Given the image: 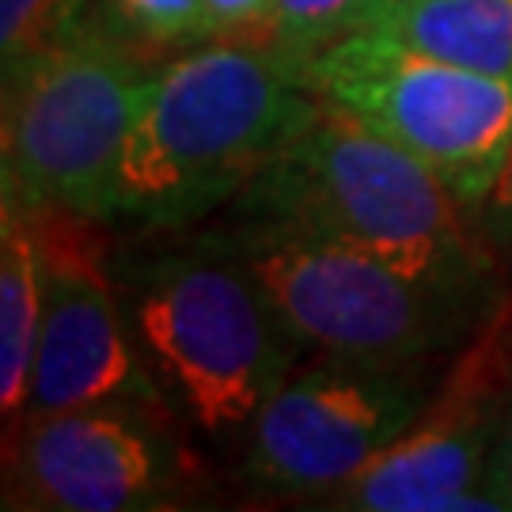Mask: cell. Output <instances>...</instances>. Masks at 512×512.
Masks as SVG:
<instances>
[{"label": "cell", "instance_id": "30bf717a", "mask_svg": "<svg viewBox=\"0 0 512 512\" xmlns=\"http://www.w3.org/2000/svg\"><path fill=\"white\" fill-rule=\"evenodd\" d=\"M164 406L99 403L27 414L8 444V505L46 512L164 509L183 467Z\"/></svg>", "mask_w": 512, "mask_h": 512}, {"label": "cell", "instance_id": "3957f363", "mask_svg": "<svg viewBox=\"0 0 512 512\" xmlns=\"http://www.w3.org/2000/svg\"><path fill=\"white\" fill-rule=\"evenodd\" d=\"M319 95L274 46L213 42L148 76L114 186V220L194 228L236 202L315 122Z\"/></svg>", "mask_w": 512, "mask_h": 512}, {"label": "cell", "instance_id": "277c9868", "mask_svg": "<svg viewBox=\"0 0 512 512\" xmlns=\"http://www.w3.org/2000/svg\"><path fill=\"white\" fill-rule=\"evenodd\" d=\"M300 353L349 361L452 357L486 311L327 236L255 213L220 224Z\"/></svg>", "mask_w": 512, "mask_h": 512}, {"label": "cell", "instance_id": "7a4b0ae2", "mask_svg": "<svg viewBox=\"0 0 512 512\" xmlns=\"http://www.w3.org/2000/svg\"><path fill=\"white\" fill-rule=\"evenodd\" d=\"M236 213L327 236L478 311L505 293L475 209L433 167L327 99L315 122L239 194Z\"/></svg>", "mask_w": 512, "mask_h": 512}, {"label": "cell", "instance_id": "e0dca14e", "mask_svg": "<svg viewBox=\"0 0 512 512\" xmlns=\"http://www.w3.org/2000/svg\"><path fill=\"white\" fill-rule=\"evenodd\" d=\"M475 220L497 255L512 258V152L509 160L501 164V171H497L494 186L486 190V198L478 202Z\"/></svg>", "mask_w": 512, "mask_h": 512}, {"label": "cell", "instance_id": "ba28073f", "mask_svg": "<svg viewBox=\"0 0 512 512\" xmlns=\"http://www.w3.org/2000/svg\"><path fill=\"white\" fill-rule=\"evenodd\" d=\"M512 403V289L444 357L421 418L319 505L342 512H509L490 486L497 425Z\"/></svg>", "mask_w": 512, "mask_h": 512}, {"label": "cell", "instance_id": "9c48e42d", "mask_svg": "<svg viewBox=\"0 0 512 512\" xmlns=\"http://www.w3.org/2000/svg\"><path fill=\"white\" fill-rule=\"evenodd\" d=\"M31 213L38 220L46 258V304L23 418L99 403H141L167 410L129 334L126 311L110 277L107 243L92 239V228L103 220L57 209Z\"/></svg>", "mask_w": 512, "mask_h": 512}, {"label": "cell", "instance_id": "9a60e30c", "mask_svg": "<svg viewBox=\"0 0 512 512\" xmlns=\"http://www.w3.org/2000/svg\"><path fill=\"white\" fill-rule=\"evenodd\" d=\"M110 27L137 42H186L209 38L202 0H103Z\"/></svg>", "mask_w": 512, "mask_h": 512}, {"label": "cell", "instance_id": "6da1fadb", "mask_svg": "<svg viewBox=\"0 0 512 512\" xmlns=\"http://www.w3.org/2000/svg\"><path fill=\"white\" fill-rule=\"evenodd\" d=\"M110 277L167 410L213 444H243L300 346L228 232H145L110 251Z\"/></svg>", "mask_w": 512, "mask_h": 512}, {"label": "cell", "instance_id": "ac0fdd59", "mask_svg": "<svg viewBox=\"0 0 512 512\" xmlns=\"http://www.w3.org/2000/svg\"><path fill=\"white\" fill-rule=\"evenodd\" d=\"M490 486L505 501V509L512 512V403L505 410L501 425H497L494 452H490Z\"/></svg>", "mask_w": 512, "mask_h": 512}, {"label": "cell", "instance_id": "7c38bea8", "mask_svg": "<svg viewBox=\"0 0 512 512\" xmlns=\"http://www.w3.org/2000/svg\"><path fill=\"white\" fill-rule=\"evenodd\" d=\"M380 27L444 61L512 80V0H391Z\"/></svg>", "mask_w": 512, "mask_h": 512}, {"label": "cell", "instance_id": "8992f818", "mask_svg": "<svg viewBox=\"0 0 512 512\" xmlns=\"http://www.w3.org/2000/svg\"><path fill=\"white\" fill-rule=\"evenodd\" d=\"M319 99L433 167L478 209L512 152V80L368 27L300 69Z\"/></svg>", "mask_w": 512, "mask_h": 512}, {"label": "cell", "instance_id": "2e32d148", "mask_svg": "<svg viewBox=\"0 0 512 512\" xmlns=\"http://www.w3.org/2000/svg\"><path fill=\"white\" fill-rule=\"evenodd\" d=\"M209 38L258 35L274 27V0H202Z\"/></svg>", "mask_w": 512, "mask_h": 512}, {"label": "cell", "instance_id": "52a82bcc", "mask_svg": "<svg viewBox=\"0 0 512 512\" xmlns=\"http://www.w3.org/2000/svg\"><path fill=\"white\" fill-rule=\"evenodd\" d=\"M433 361L315 357L258 410L239 475L281 497H323L361 475L433 399Z\"/></svg>", "mask_w": 512, "mask_h": 512}, {"label": "cell", "instance_id": "8fae6325", "mask_svg": "<svg viewBox=\"0 0 512 512\" xmlns=\"http://www.w3.org/2000/svg\"><path fill=\"white\" fill-rule=\"evenodd\" d=\"M46 304V258L38 220L12 190L0 198V410L12 429L31 395Z\"/></svg>", "mask_w": 512, "mask_h": 512}, {"label": "cell", "instance_id": "4fadbf2b", "mask_svg": "<svg viewBox=\"0 0 512 512\" xmlns=\"http://www.w3.org/2000/svg\"><path fill=\"white\" fill-rule=\"evenodd\" d=\"M391 0H274L270 46L304 69L319 50L380 27Z\"/></svg>", "mask_w": 512, "mask_h": 512}, {"label": "cell", "instance_id": "5b68a950", "mask_svg": "<svg viewBox=\"0 0 512 512\" xmlns=\"http://www.w3.org/2000/svg\"><path fill=\"white\" fill-rule=\"evenodd\" d=\"M148 69L76 27L4 69V190L27 209L114 220V186Z\"/></svg>", "mask_w": 512, "mask_h": 512}, {"label": "cell", "instance_id": "5bb4252c", "mask_svg": "<svg viewBox=\"0 0 512 512\" xmlns=\"http://www.w3.org/2000/svg\"><path fill=\"white\" fill-rule=\"evenodd\" d=\"M84 0H0V57L4 69L80 27Z\"/></svg>", "mask_w": 512, "mask_h": 512}]
</instances>
